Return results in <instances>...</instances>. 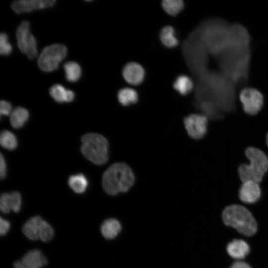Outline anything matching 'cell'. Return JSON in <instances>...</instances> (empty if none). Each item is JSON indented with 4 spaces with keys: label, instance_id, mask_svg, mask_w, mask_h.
I'll use <instances>...</instances> for the list:
<instances>
[{
    "label": "cell",
    "instance_id": "obj_1",
    "mask_svg": "<svg viewBox=\"0 0 268 268\" xmlns=\"http://www.w3.org/2000/svg\"><path fill=\"white\" fill-rule=\"evenodd\" d=\"M134 182L133 170L123 162L113 164L104 172L102 177L103 188L111 196L128 192Z\"/></svg>",
    "mask_w": 268,
    "mask_h": 268
},
{
    "label": "cell",
    "instance_id": "obj_2",
    "mask_svg": "<svg viewBox=\"0 0 268 268\" xmlns=\"http://www.w3.org/2000/svg\"><path fill=\"white\" fill-rule=\"evenodd\" d=\"M249 160L238 167V174L242 182L253 180L259 183L262 181L268 171V156L261 149L249 147L245 151Z\"/></svg>",
    "mask_w": 268,
    "mask_h": 268
},
{
    "label": "cell",
    "instance_id": "obj_3",
    "mask_svg": "<svg viewBox=\"0 0 268 268\" xmlns=\"http://www.w3.org/2000/svg\"><path fill=\"white\" fill-rule=\"evenodd\" d=\"M222 219L227 226L234 228L245 236L254 235L257 230V224L251 212L239 204L226 206L222 211Z\"/></svg>",
    "mask_w": 268,
    "mask_h": 268
},
{
    "label": "cell",
    "instance_id": "obj_4",
    "mask_svg": "<svg viewBox=\"0 0 268 268\" xmlns=\"http://www.w3.org/2000/svg\"><path fill=\"white\" fill-rule=\"evenodd\" d=\"M81 151L84 157L92 163L101 165L108 160L109 143L102 135L89 133L82 135Z\"/></svg>",
    "mask_w": 268,
    "mask_h": 268
},
{
    "label": "cell",
    "instance_id": "obj_5",
    "mask_svg": "<svg viewBox=\"0 0 268 268\" xmlns=\"http://www.w3.org/2000/svg\"><path fill=\"white\" fill-rule=\"evenodd\" d=\"M67 54V47L63 44H51L46 47L41 52L38 59V65L44 71H52L58 67Z\"/></svg>",
    "mask_w": 268,
    "mask_h": 268
},
{
    "label": "cell",
    "instance_id": "obj_6",
    "mask_svg": "<svg viewBox=\"0 0 268 268\" xmlns=\"http://www.w3.org/2000/svg\"><path fill=\"white\" fill-rule=\"evenodd\" d=\"M16 38L18 48L29 59L35 58L38 54L36 42L34 36L29 30V23L22 21L16 31Z\"/></svg>",
    "mask_w": 268,
    "mask_h": 268
},
{
    "label": "cell",
    "instance_id": "obj_7",
    "mask_svg": "<svg viewBox=\"0 0 268 268\" xmlns=\"http://www.w3.org/2000/svg\"><path fill=\"white\" fill-rule=\"evenodd\" d=\"M239 100L243 111L248 115H257L264 107V97L255 88L247 87L243 89L240 93Z\"/></svg>",
    "mask_w": 268,
    "mask_h": 268
},
{
    "label": "cell",
    "instance_id": "obj_8",
    "mask_svg": "<svg viewBox=\"0 0 268 268\" xmlns=\"http://www.w3.org/2000/svg\"><path fill=\"white\" fill-rule=\"evenodd\" d=\"M184 124L188 135L192 139H203L208 132L209 120L202 114H192L184 118Z\"/></svg>",
    "mask_w": 268,
    "mask_h": 268
},
{
    "label": "cell",
    "instance_id": "obj_9",
    "mask_svg": "<svg viewBox=\"0 0 268 268\" xmlns=\"http://www.w3.org/2000/svg\"><path fill=\"white\" fill-rule=\"evenodd\" d=\"M262 195L260 183L253 180L242 182L238 191L239 200L248 204L257 202L261 199Z\"/></svg>",
    "mask_w": 268,
    "mask_h": 268
},
{
    "label": "cell",
    "instance_id": "obj_10",
    "mask_svg": "<svg viewBox=\"0 0 268 268\" xmlns=\"http://www.w3.org/2000/svg\"><path fill=\"white\" fill-rule=\"evenodd\" d=\"M47 260L42 252L34 249L27 252L20 261L13 264L14 268H41L47 264Z\"/></svg>",
    "mask_w": 268,
    "mask_h": 268
},
{
    "label": "cell",
    "instance_id": "obj_11",
    "mask_svg": "<svg viewBox=\"0 0 268 268\" xmlns=\"http://www.w3.org/2000/svg\"><path fill=\"white\" fill-rule=\"evenodd\" d=\"M55 2V0H19L13 1L11 7L16 13H21L52 7Z\"/></svg>",
    "mask_w": 268,
    "mask_h": 268
},
{
    "label": "cell",
    "instance_id": "obj_12",
    "mask_svg": "<svg viewBox=\"0 0 268 268\" xmlns=\"http://www.w3.org/2000/svg\"><path fill=\"white\" fill-rule=\"evenodd\" d=\"M123 75L127 82L136 85L142 81L144 76V70L139 64L131 62L124 67Z\"/></svg>",
    "mask_w": 268,
    "mask_h": 268
},
{
    "label": "cell",
    "instance_id": "obj_13",
    "mask_svg": "<svg viewBox=\"0 0 268 268\" xmlns=\"http://www.w3.org/2000/svg\"><path fill=\"white\" fill-rule=\"evenodd\" d=\"M229 255L233 259H244L250 253V247L245 241L234 239L229 242L226 247Z\"/></svg>",
    "mask_w": 268,
    "mask_h": 268
},
{
    "label": "cell",
    "instance_id": "obj_14",
    "mask_svg": "<svg viewBox=\"0 0 268 268\" xmlns=\"http://www.w3.org/2000/svg\"><path fill=\"white\" fill-rule=\"evenodd\" d=\"M42 218L35 216L29 219L24 224L22 231L25 236L31 240L39 239L40 223Z\"/></svg>",
    "mask_w": 268,
    "mask_h": 268
},
{
    "label": "cell",
    "instance_id": "obj_15",
    "mask_svg": "<svg viewBox=\"0 0 268 268\" xmlns=\"http://www.w3.org/2000/svg\"><path fill=\"white\" fill-rule=\"evenodd\" d=\"M121 230V225L118 220L115 218L105 220L101 226V232L106 239L115 238Z\"/></svg>",
    "mask_w": 268,
    "mask_h": 268
},
{
    "label": "cell",
    "instance_id": "obj_16",
    "mask_svg": "<svg viewBox=\"0 0 268 268\" xmlns=\"http://www.w3.org/2000/svg\"><path fill=\"white\" fill-rule=\"evenodd\" d=\"M28 118V110L23 107H18L12 110L10 115V123L14 129H20L27 121Z\"/></svg>",
    "mask_w": 268,
    "mask_h": 268
},
{
    "label": "cell",
    "instance_id": "obj_17",
    "mask_svg": "<svg viewBox=\"0 0 268 268\" xmlns=\"http://www.w3.org/2000/svg\"><path fill=\"white\" fill-rule=\"evenodd\" d=\"M68 184L69 187L77 194H82L87 189L88 182L82 173L71 175L68 179Z\"/></svg>",
    "mask_w": 268,
    "mask_h": 268
},
{
    "label": "cell",
    "instance_id": "obj_18",
    "mask_svg": "<svg viewBox=\"0 0 268 268\" xmlns=\"http://www.w3.org/2000/svg\"><path fill=\"white\" fill-rule=\"evenodd\" d=\"M118 99L122 105L127 106L135 103L138 100V95L133 88H123L118 92Z\"/></svg>",
    "mask_w": 268,
    "mask_h": 268
},
{
    "label": "cell",
    "instance_id": "obj_19",
    "mask_svg": "<svg viewBox=\"0 0 268 268\" xmlns=\"http://www.w3.org/2000/svg\"><path fill=\"white\" fill-rule=\"evenodd\" d=\"M160 39L162 43L167 47H174L178 44V40L175 35L174 29L169 25L166 26L161 29Z\"/></svg>",
    "mask_w": 268,
    "mask_h": 268
},
{
    "label": "cell",
    "instance_id": "obj_20",
    "mask_svg": "<svg viewBox=\"0 0 268 268\" xmlns=\"http://www.w3.org/2000/svg\"><path fill=\"white\" fill-rule=\"evenodd\" d=\"M173 86L175 89L182 95H186L193 88V83L191 78L187 75H181L176 79Z\"/></svg>",
    "mask_w": 268,
    "mask_h": 268
},
{
    "label": "cell",
    "instance_id": "obj_21",
    "mask_svg": "<svg viewBox=\"0 0 268 268\" xmlns=\"http://www.w3.org/2000/svg\"><path fill=\"white\" fill-rule=\"evenodd\" d=\"M64 68L67 79L70 82H75L81 75V70L79 65L75 62H68L65 64Z\"/></svg>",
    "mask_w": 268,
    "mask_h": 268
},
{
    "label": "cell",
    "instance_id": "obj_22",
    "mask_svg": "<svg viewBox=\"0 0 268 268\" xmlns=\"http://www.w3.org/2000/svg\"><path fill=\"white\" fill-rule=\"evenodd\" d=\"M0 143L2 147L12 150L17 147V140L12 132L8 130H3L0 133Z\"/></svg>",
    "mask_w": 268,
    "mask_h": 268
},
{
    "label": "cell",
    "instance_id": "obj_23",
    "mask_svg": "<svg viewBox=\"0 0 268 268\" xmlns=\"http://www.w3.org/2000/svg\"><path fill=\"white\" fill-rule=\"evenodd\" d=\"M162 6L169 14L175 15L182 9L184 3L181 0H164L162 1Z\"/></svg>",
    "mask_w": 268,
    "mask_h": 268
},
{
    "label": "cell",
    "instance_id": "obj_24",
    "mask_svg": "<svg viewBox=\"0 0 268 268\" xmlns=\"http://www.w3.org/2000/svg\"><path fill=\"white\" fill-rule=\"evenodd\" d=\"M54 234L52 227L42 219L40 226L39 239L43 242H48L53 238Z\"/></svg>",
    "mask_w": 268,
    "mask_h": 268
},
{
    "label": "cell",
    "instance_id": "obj_25",
    "mask_svg": "<svg viewBox=\"0 0 268 268\" xmlns=\"http://www.w3.org/2000/svg\"><path fill=\"white\" fill-rule=\"evenodd\" d=\"M49 92L51 97L58 103L65 102L67 90L62 85L55 84L50 88Z\"/></svg>",
    "mask_w": 268,
    "mask_h": 268
},
{
    "label": "cell",
    "instance_id": "obj_26",
    "mask_svg": "<svg viewBox=\"0 0 268 268\" xmlns=\"http://www.w3.org/2000/svg\"><path fill=\"white\" fill-rule=\"evenodd\" d=\"M9 200L11 210L18 212L21 206V196L17 191H12L9 193Z\"/></svg>",
    "mask_w": 268,
    "mask_h": 268
},
{
    "label": "cell",
    "instance_id": "obj_27",
    "mask_svg": "<svg viewBox=\"0 0 268 268\" xmlns=\"http://www.w3.org/2000/svg\"><path fill=\"white\" fill-rule=\"evenodd\" d=\"M12 47L8 40L6 33L1 32L0 34V53L2 55H8L11 52Z\"/></svg>",
    "mask_w": 268,
    "mask_h": 268
},
{
    "label": "cell",
    "instance_id": "obj_28",
    "mask_svg": "<svg viewBox=\"0 0 268 268\" xmlns=\"http://www.w3.org/2000/svg\"><path fill=\"white\" fill-rule=\"evenodd\" d=\"M0 209L3 213H8L11 210L10 205L9 193H2L0 198Z\"/></svg>",
    "mask_w": 268,
    "mask_h": 268
},
{
    "label": "cell",
    "instance_id": "obj_29",
    "mask_svg": "<svg viewBox=\"0 0 268 268\" xmlns=\"http://www.w3.org/2000/svg\"><path fill=\"white\" fill-rule=\"evenodd\" d=\"M11 104L5 100H1L0 103V115L8 116L12 112Z\"/></svg>",
    "mask_w": 268,
    "mask_h": 268
},
{
    "label": "cell",
    "instance_id": "obj_30",
    "mask_svg": "<svg viewBox=\"0 0 268 268\" xmlns=\"http://www.w3.org/2000/svg\"><path fill=\"white\" fill-rule=\"evenodd\" d=\"M7 167L6 163L4 156L2 154L0 155V178L1 179H4L6 175Z\"/></svg>",
    "mask_w": 268,
    "mask_h": 268
},
{
    "label": "cell",
    "instance_id": "obj_31",
    "mask_svg": "<svg viewBox=\"0 0 268 268\" xmlns=\"http://www.w3.org/2000/svg\"><path fill=\"white\" fill-rule=\"evenodd\" d=\"M10 223L8 221L0 217V234L1 236L5 235L10 228Z\"/></svg>",
    "mask_w": 268,
    "mask_h": 268
},
{
    "label": "cell",
    "instance_id": "obj_32",
    "mask_svg": "<svg viewBox=\"0 0 268 268\" xmlns=\"http://www.w3.org/2000/svg\"><path fill=\"white\" fill-rule=\"evenodd\" d=\"M229 268H251L250 266L244 262H236Z\"/></svg>",
    "mask_w": 268,
    "mask_h": 268
},
{
    "label": "cell",
    "instance_id": "obj_33",
    "mask_svg": "<svg viewBox=\"0 0 268 268\" xmlns=\"http://www.w3.org/2000/svg\"><path fill=\"white\" fill-rule=\"evenodd\" d=\"M74 93L70 90H67L65 97V102H70L74 99Z\"/></svg>",
    "mask_w": 268,
    "mask_h": 268
},
{
    "label": "cell",
    "instance_id": "obj_34",
    "mask_svg": "<svg viewBox=\"0 0 268 268\" xmlns=\"http://www.w3.org/2000/svg\"><path fill=\"white\" fill-rule=\"evenodd\" d=\"M266 143H267V145L268 147V133L267 134V136H266Z\"/></svg>",
    "mask_w": 268,
    "mask_h": 268
}]
</instances>
